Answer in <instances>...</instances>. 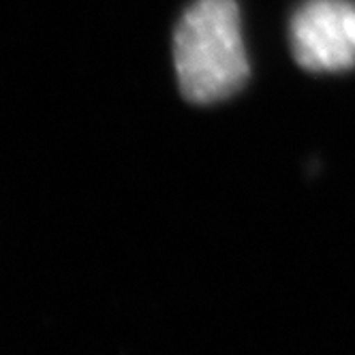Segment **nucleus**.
<instances>
[{"label":"nucleus","mask_w":355,"mask_h":355,"mask_svg":"<svg viewBox=\"0 0 355 355\" xmlns=\"http://www.w3.org/2000/svg\"><path fill=\"white\" fill-rule=\"evenodd\" d=\"M289 43L295 62L311 73L355 67V5L349 0H306L291 17Z\"/></svg>","instance_id":"f03ea898"},{"label":"nucleus","mask_w":355,"mask_h":355,"mask_svg":"<svg viewBox=\"0 0 355 355\" xmlns=\"http://www.w3.org/2000/svg\"><path fill=\"white\" fill-rule=\"evenodd\" d=\"M173 67L184 98L197 105L236 94L250 64L236 0H195L173 33Z\"/></svg>","instance_id":"f257e3e1"}]
</instances>
